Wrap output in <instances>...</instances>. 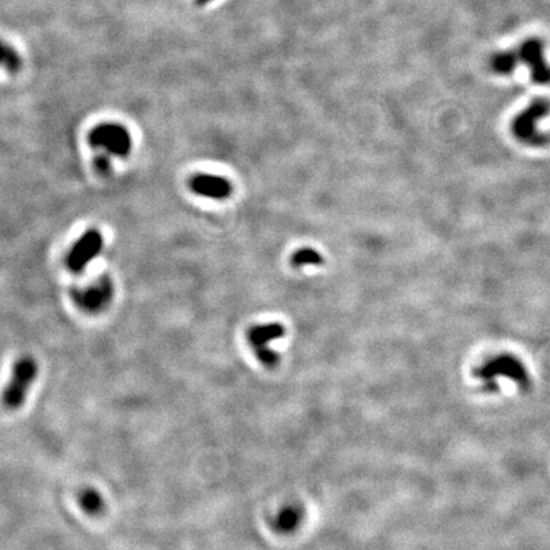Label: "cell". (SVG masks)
Instances as JSON below:
<instances>
[{"label":"cell","mask_w":550,"mask_h":550,"mask_svg":"<svg viewBox=\"0 0 550 550\" xmlns=\"http://www.w3.org/2000/svg\"><path fill=\"white\" fill-rule=\"evenodd\" d=\"M285 334V328L282 324L270 322L252 326L247 333V340L251 345L252 351L256 358L264 366L273 368L279 363V354L273 351L269 344L281 339Z\"/></svg>","instance_id":"cell-3"},{"label":"cell","mask_w":550,"mask_h":550,"mask_svg":"<svg viewBox=\"0 0 550 550\" xmlns=\"http://www.w3.org/2000/svg\"><path fill=\"white\" fill-rule=\"evenodd\" d=\"M38 374V362L32 357H22L13 366L10 378L1 394V403L9 410L19 409L30 391L31 386L36 381Z\"/></svg>","instance_id":"cell-1"},{"label":"cell","mask_w":550,"mask_h":550,"mask_svg":"<svg viewBox=\"0 0 550 550\" xmlns=\"http://www.w3.org/2000/svg\"><path fill=\"white\" fill-rule=\"evenodd\" d=\"M197 1H198L199 4H206L209 0H197Z\"/></svg>","instance_id":"cell-14"},{"label":"cell","mask_w":550,"mask_h":550,"mask_svg":"<svg viewBox=\"0 0 550 550\" xmlns=\"http://www.w3.org/2000/svg\"><path fill=\"white\" fill-rule=\"evenodd\" d=\"M189 188L199 197L213 200L228 199L233 191V186L227 178L209 174L192 176L189 181Z\"/></svg>","instance_id":"cell-6"},{"label":"cell","mask_w":550,"mask_h":550,"mask_svg":"<svg viewBox=\"0 0 550 550\" xmlns=\"http://www.w3.org/2000/svg\"><path fill=\"white\" fill-rule=\"evenodd\" d=\"M103 249V236L99 229L84 232L67 256V267L73 273H82L88 264L99 256Z\"/></svg>","instance_id":"cell-4"},{"label":"cell","mask_w":550,"mask_h":550,"mask_svg":"<svg viewBox=\"0 0 550 550\" xmlns=\"http://www.w3.org/2000/svg\"><path fill=\"white\" fill-rule=\"evenodd\" d=\"M548 112V102L538 101L533 106L526 110L516 119L513 129L515 134L522 139H531L535 133V122Z\"/></svg>","instance_id":"cell-7"},{"label":"cell","mask_w":550,"mask_h":550,"mask_svg":"<svg viewBox=\"0 0 550 550\" xmlns=\"http://www.w3.org/2000/svg\"><path fill=\"white\" fill-rule=\"evenodd\" d=\"M0 67L9 73H17L22 68V59L15 47L0 40Z\"/></svg>","instance_id":"cell-11"},{"label":"cell","mask_w":550,"mask_h":550,"mask_svg":"<svg viewBox=\"0 0 550 550\" xmlns=\"http://www.w3.org/2000/svg\"><path fill=\"white\" fill-rule=\"evenodd\" d=\"M114 297V285L105 276L99 282L91 284L84 290H76L73 298L79 308L88 313H99L103 311Z\"/></svg>","instance_id":"cell-5"},{"label":"cell","mask_w":550,"mask_h":550,"mask_svg":"<svg viewBox=\"0 0 550 550\" xmlns=\"http://www.w3.org/2000/svg\"><path fill=\"white\" fill-rule=\"evenodd\" d=\"M94 168L101 175L106 176L111 172V162L107 156H99L94 160Z\"/></svg>","instance_id":"cell-13"},{"label":"cell","mask_w":550,"mask_h":550,"mask_svg":"<svg viewBox=\"0 0 550 550\" xmlns=\"http://www.w3.org/2000/svg\"><path fill=\"white\" fill-rule=\"evenodd\" d=\"M78 503L81 508L90 516H99L106 510L105 498L97 489L85 488L81 490L78 496Z\"/></svg>","instance_id":"cell-9"},{"label":"cell","mask_w":550,"mask_h":550,"mask_svg":"<svg viewBox=\"0 0 550 550\" xmlns=\"http://www.w3.org/2000/svg\"><path fill=\"white\" fill-rule=\"evenodd\" d=\"M88 143L93 148L119 158H126L133 148L129 130L114 122L101 124L93 128L88 135Z\"/></svg>","instance_id":"cell-2"},{"label":"cell","mask_w":550,"mask_h":550,"mask_svg":"<svg viewBox=\"0 0 550 550\" xmlns=\"http://www.w3.org/2000/svg\"><path fill=\"white\" fill-rule=\"evenodd\" d=\"M302 519V511L297 506H287L274 517V528L278 533L288 534L297 528Z\"/></svg>","instance_id":"cell-10"},{"label":"cell","mask_w":550,"mask_h":550,"mask_svg":"<svg viewBox=\"0 0 550 550\" xmlns=\"http://www.w3.org/2000/svg\"><path fill=\"white\" fill-rule=\"evenodd\" d=\"M521 56L533 65L535 81H538V83H547L549 79V73L542 60V44H539L536 40L527 42L521 50Z\"/></svg>","instance_id":"cell-8"},{"label":"cell","mask_w":550,"mask_h":550,"mask_svg":"<svg viewBox=\"0 0 550 550\" xmlns=\"http://www.w3.org/2000/svg\"><path fill=\"white\" fill-rule=\"evenodd\" d=\"M324 259L320 253L311 249H302L292 256V264L294 267H303V265H321Z\"/></svg>","instance_id":"cell-12"}]
</instances>
